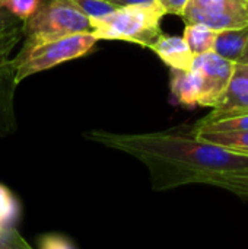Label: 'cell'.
Listing matches in <instances>:
<instances>
[{"mask_svg": "<svg viewBox=\"0 0 248 249\" xmlns=\"http://www.w3.org/2000/svg\"><path fill=\"white\" fill-rule=\"evenodd\" d=\"M85 137L142 162L149 172L152 190L156 193L190 184L208 185L216 175L248 169L247 156L199 140L191 133L123 134L92 130Z\"/></svg>", "mask_w": 248, "mask_h": 249, "instance_id": "6da1fadb", "label": "cell"}, {"mask_svg": "<svg viewBox=\"0 0 248 249\" xmlns=\"http://www.w3.org/2000/svg\"><path fill=\"white\" fill-rule=\"evenodd\" d=\"M164 15L167 13L159 3L120 7L104 18L91 20V35L98 41H129L149 48L162 34Z\"/></svg>", "mask_w": 248, "mask_h": 249, "instance_id": "7a4b0ae2", "label": "cell"}, {"mask_svg": "<svg viewBox=\"0 0 248 249\" xmlns=\"http://www.w3.org/2000/svg\"><path fill=\"white\" fill-rule=\"evenodd\" d=\"M77 34H91V22L69 0H39L34 15L23 22V50Z\"/></svg>", "mask_w": 248, "mask_h": 249, "instance_id": "3957f363", "label": "cell"}, {"mask_svg": "<svg viewBox=\"0 0 248 249\" xmlns=\"http://www.w3.org/2000/svg\"><path fill=\"white\" fill-rule=\"evenodd\" d=\"M96 42L98 39L91 34H77L32 48H22L13 58L16 67V83L39 71L50 70L61 63L86 55L95 48Z\"/></svg>", "mask_w": 248, "mask_h": 249, "instance_id": "277c9868", "label": "cell"}, {"mask_svg": "<svg viewBox=\"0 0 248 249\" xmlns=\"http://www.w3.org/2000/svg\"><path fill=\"white\" fill-rule=\"evenodd\" d=\"M186 23H202L216 32L248 25L247 0H190L181 15Z\"/></svg>", "mask_w": 248, "mask_h": 249, "instance_id": "5b68a950", "label": "cell"}, {"mask_svg": "<svg viewBox=\"0 0 248 249\" xmlns=\"http://www.w3.org/2000/svg\"><path fill=\"white\" fill-rule=\"evenodd\" d=\"M235 63L222 58L213 51L196 55L191 69L197 71L202 82V95L199 107L213 108L222 93L225 92L231 76L234 73Z\"/></svg>", "mask_w": 248, "mask_h": 249, "instance_id": "8992f818", "label": "cell"}, {"mask_svg": "<svg viewBox=\"0 0 248 249\" xmlns=\"http://www.w3.org/2000/svg\"><path fill=\"white\" fill-rule=\"evenodd\" d=\"M243 114H248V64L235 63L225 92L213 107V111L200 123H212Z\"/></svg>", "mask_w": 248, "mask_h": 249, "instance_id": "52a82bcc", "label": "cell"}, {"mask_svg": "<svg viewBox=\"0 0 248 249\" xmlns=\"http://www.w3.org/2000/svg\"><path fill=\"white\" fill-rule=\"evenodd\" d=\"M16 67L13 58L0 63V137L13 134L18 128L15 112Z\"/></svg>", "mask_w": 248, "mask_h": 249, "instance_id": "ba28073f", "label": "cell"}, {"mask_svg": "<svg viewBox=\"0 0 248 249\" xmlns=\"http://www.w3.org/2000/svg\"><path fill=\"white\" fill-rule=\"evenodd\" d=\"M171 70H190L194 54L190 51L183 36L161 34L149 47Z\"/></svg>", "mask_w": 248, "mask_h": 249, "instance_id": "9c48e42d", "label": "cell"}, {"mask_svg": "<svg viewBox=\"0 0 248 249\" xmlns=\"http://www.w3.org/2000/svg\"><path fill=\"white\" fill-rule=\"evenodd\" d=\"M171 95L174 101L184 107H199L202 95V82L193 69L190 70H171Z\"/></svg>", "mask_w": 248, "mask_h": 249, "instance_id": "30bf717a", "label": "cell"}, {"mask_svg": "<svg viewBox=\"0 0 248 249\" xmlns=\"http://www.w3.org/2000/svg\"><path fill=\"white\" fill-rule=\"evenodd\" d=\"M248 44V25L238 29H225L216 34L213 53L232 63H238Z\"/></svg>", "mask_w": 248, "mask_h": 249, "instance_id": "8fae6325", "label": "cell"}, {"mask_svg": "<svg viewBox=\"0 0 248 249\" xmlns=\"http://www.w3.org/2000/svg\"><path fill=\"white\" fill-rule=\"evenodd\" d=\"M199 140L224 147L234 153L248 150V130L244 131H191Z\"/></svg>", "mask_w": 248, "mask_h": 249, "instance_id": "7c38bea8", "label": "cell"}, {"mask_svg": "<svg viewBox=\"0 0 248 249\" xmlns=\"http://www.w3.org/2000/svg\"><path fill=\"white\" fill-rule=\"evenodd\" d=\"M216 31L202 25V23H187L184 28L183 38L194 55H200L213 51Z\"/></svg>", "mask_w": 248, "mask_h": 249, "instance_id": "4fadbf2b", "label": "cell"}, {"mask_svg": "<svg viewBox=\"0 0 248 249\" xmlns=\"http://www.w3.org/2000/svg\"><path fill=\"white\" fill-rule=\"evenodd\" d=\"M208 185L224 188L241 198L248 200V169L235 171V172H225L221 175L213 177Z\"/></svg>", "mask_w": 248, "mask_h": 249, "instance_id": "5bb4252c", "label": "cell"}, {"mask_svg": "<svg viewBox=\"0 0 248 249\" xmlns=\"http://www.w3.org/2000/svg\"><path fill=\"white\" fill-rule=\"evenodd\" d=\"M20 214V206L15 194L0 184V229L13 226Z\"/></svg>", "mask_w": 248, "mask_h": 249, "instance_id": "9a60e30c", "label": "cell"}, {"mask_svg": "<svg viewBox=\"0 0 248 249\" xmlns=\"http://www.w3.org/2000/svg\"><path fill=\"white\" fill-rule=\"evenodd\" d=\"M248 130V114L224 118L212 123H197L191 131H244Z\"/></svg>", "mask_w": 248, "mask_h": 249, "instance_id": "2e32d148", "label": "cell"}, {"mask_svg": "<svg viewBox=\"0 0 248 249\" xmlns=\"http://www.w3.org/2000/svg\"><path fill=\"white\" fill-rule=\"evenodd\" d=\"M82 15H85L89 22L94 19H99L104 18L107 15H110L111 12H114L117 7H114L113 4H110L105 0H69Z\"/></svg>", "mask_w": 248, "mask_h": 249, "instance_id": "e0dca14e", "label": "cell"}, {"mask_svg": "<svg viewBox=\"0 0 248 249\" xmlns=\"http://www.w3.org/2000/svg\"><path fill=\"white\" fill-rule=\"evenodd\" d=\"M38 4L39 0H0V6L6 7L12 15L23 22L34 15Z\"/></svg>", "mask_w": 248, "mask_h": 249, "instance_id": "ac0fdd59", "label": "cell"}, {"mask_svg": "<svg viewBox=\"0 0 248 249\" xmlns=\"http://www.w3.org/2000/svg\"><path fill=\"white\" fill-rule=\"evenodd\" d=\"M22 36H23V26L0 32V63L9 60L10 51L16 47V44L20 41Z\"/></svg>", "mask_w": 248, "mask_h": 249, "instance_id": "d6986e66", "label": "cell"}, {"mask_svg": "<svg viewBox=\"0 0 248 249\" xmlns=\"http://www.w3.org/2000/svg\"><path fill=\"white\" fill-rule=\"evenodd\" d=\"M0 249H32L15 226L0 229Z\"/></svg>", "mask_w": 248, "mask_h": 249, "instance_id": "ffe728a7", "label": "cell"}, {"mask_svg": "<svg viewBox=\"0 0 248 249\" xmlns=\"http://www.w3.org/2000/svg\"><path fill=\"white\" fill-rule=\"evenodd\" d=\"M39 249H76L75 245L63 235H56L50 233L45 235L41 242H39Z\"/></svg>", "mask_w": 248, "mask_h": 249, "instance_id": "44dd1931", "label": "cell"}, {"mask_svg": "<svg viewBox=\"0 0 248 249\" xmlns=\"http://www.w3.org/2000/svg\"><path fill=\"white\" fill-rule=\"evenodd\" d=\"M20 26H23V20L18 19L6 7L0 6V32L10 31V29L20 28Z\"/></svg>", "mask_w": 248, "mask_h": 249, "instance_id": "7402d4cb", "label": "cell"}, {"mask_svg": "<svg viewBox=\"0 0 248 249\" xmlns=\"http://www.w3.org/2000/svg\"><path fill=\"white\" fill-rule=\"evenodd\" d=\"M156 1L162 6V9L165 10V13H171V15L181 16L183 12H184V9H186V6H187V3L190 0H156Z\"/></svg>", "mask_w": 248, "mask_h": 249, "instance_id": "603a6c76", "label": "cell"}, {"mask_svg": "<svg viewBox=\"0 0 248 249\" xmlns=\"http://www.w3.org/2000/svg\"><path fill=\"white\" fill-rule=\"evenodd\" d=\"M105 1H108L110 4H113L117 9L129 7V6H149V4L158 3L156 0H105Z\"/></svg>", "mask_w": 248, "mask_h": 249, "instance_id": "cb8c5ba5", "label": "cell"}, {"mask_svg": "<svg viewBox=\"0 0 248 249\" xmlns=\"http://www.w3.org/2000/svg\"><path fill=\"white\" fill-rule=\"evenodd\" d=\"M238 63H241V64H248V44L247 47H246V50L243 51V54H241Z\"/></svg>", "mask_w": 248, "mask_h": 249, "instance_id": "d4e9b609", "label": "cell"}, {"mask_svg": "<svg viewBox=\"0 0 248 249\" xmlns=\"http://www.w3.org/2000/svg\"><path fill=\"white\" fill-rule=\"evenodd\" d=\"M238 155H243V156H247L248 158V150L247 152H241V153H238Z\"/></svg>", "mask_w": 248, "mask_h": 249, "instance_id": "484cf974", "label": "cell"}, {"mask_svg": "<svg viewBox=\"0 0 248 249\" xmlns=\"http://www.w3.org/2000/svg\"><path fill=\"white\" fill-rule=\"evenodd\" d=\"M247 1H248V0H247Z\"/></svg>", "mask_w": 248, "mask_h": 249, "instance_id": "4316f807", "label": "cell"}]
</instances>
